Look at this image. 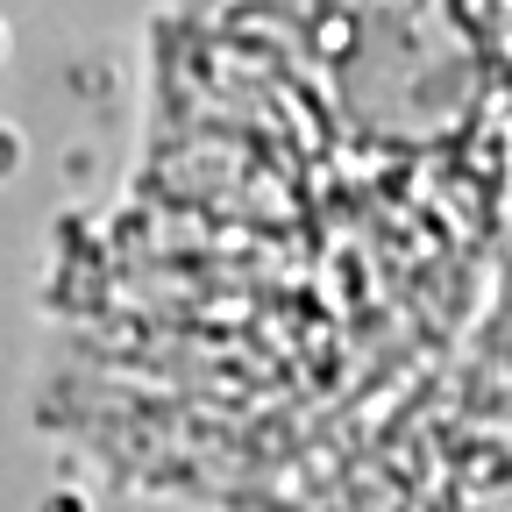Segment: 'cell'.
Instances as JSON below:
<instances>
[{
    "instance_id": "cell-1",
    "label": "cell",
    "mask_w": 512,
    "mask_h": 512,
    "mask_svg": "<svg viewBox=\"0 0 512 512\" xmlns=\"http://www.w3.org/2000/svg\"><path fill=\"white\" fill-rule=\"evenodd\" d=\"M512 235V0H192L57 292L43 420L128 491L292 512Z\"/></svg>"
},
{
    "instance_id": "cell-2",
    "label": "cell",
    "mask_w": 512,
    "mask_h": 512,
    "mask_svg": "<svg viewBox=\"0 0 512 512\" xmlns=\"http://www.w3.org/2000/svg\"><path fill=\"white\" fill-rule=\"evenodd\" d=\"M292 512H512V235L448 356Z\"/></svg>"
}]
</instances>
